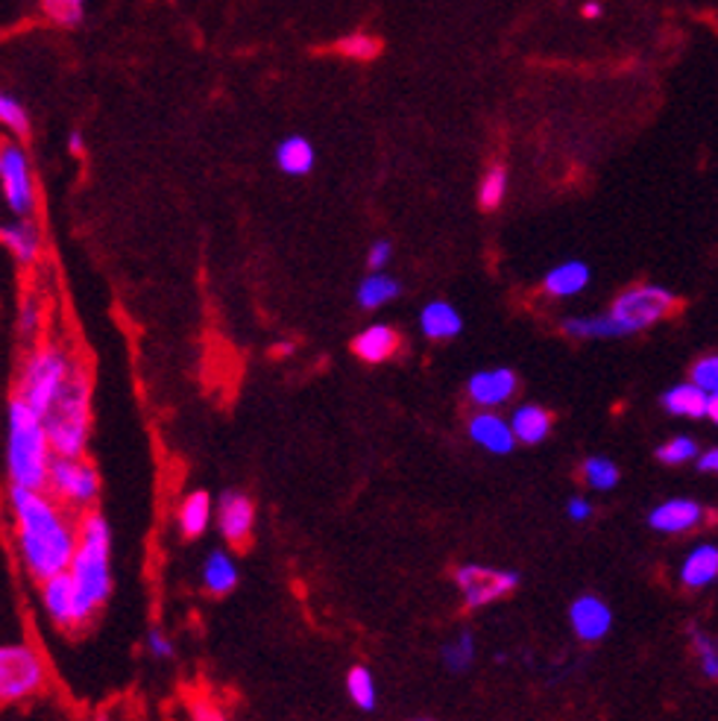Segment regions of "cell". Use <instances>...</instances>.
<instances>
[{
	"label": "cell",
	"instance_id": "1",
	"mask_svg": "<svg viewBox=\"0 0 718 721\" xmlns=\"http://www.w3.org/2000/svg\"><path fill=\"white\" fill-rule=\"evenodd\" d=\"M7 508L24 572L36 584L67 572L79 539L77 513L59 505L48 490H29V487H10Z\"/></svg>",
	"mask_w": 718,
	"mask_h": 721
},
{
	"label": "cell",
	"instance_id": "2",
	"mask_svg": "<svg viewBox=\"0 0 718 721\" xmlns=\"http://www.w3.org/2000/svg\"><path fill=\"white\" fill-rule=\"evenodd\" d=\"M67 575L74 581L79 598V616L83 625H91L97 613L115 589V572H112V525L100 510L79 513V539L74 560L67 567Z\"/></svg>",
	"mask_w": 718,
	"mask_h": 721
},
{
	"label": "cell",
	"instance_id": "3",
	"mask_svg": "<svg viewBox=\"0 0 718 721\" xmlns=\"http://www.w3.org/2000/svg\"><path fill=\"white\" fill-rule=\"evenodd\" d=\"M45 417L36 414L24 399L12 394L7 402V443H3V472L10 487L48 490V475L53 467Z\"/></svg>",
	"mask_w": 718,
	"mask_h": 721
},
{
	"label": "cell",
	"instance_id": "4",
	"mask_svg": "<svg viewBox=\"0 0 718 721\" xmlns=\"http://www.w3.org/2000/svg\"><path fill=\"white\" fill-rule=\"evenodd\" d=\"M79 364L83 361L67 344L57 337H39L36 344H29L27 356L21 361L15 375V396L24 399L36 414L45 417L67 382L74 378Z\"/></svg>",
	"mask_w": 718,
	"mask_h": 721
},
{
	"label": "cell",
	"instance_id": "5",
	"mask_svg": "<svg viewBox=\"0 0 718 721\" xmlns=\"http://www.w3.org/2000/svg\"><path fill=\"white\" fill-rule=\"evenodd\" d=\"M95 382H91V370L79 364L74 378L59 394V399L50 405L45 414L48 425L50 446L57 458H83L88 455V443H91V428H95Z\"/></svg>",
	"mask_w": 718,
	"mask_h": 721
},
{
	"label": "cell",
	"instance_id": "6",
	"mask_svg": "<svg viewBox=\"0 0 718 721\" xmlns=\"http://www.w3.org/2000/svg\"><path fill=\"white\" fill-rule=\"evenodd\" d=\"M0 194L10 217H36L39 214V183L21 138H0Z\"/></svg>",
	"mask_w": 718,
	"mask_h": 721
},
{
	"label": "cell",
	"instance_id": "7",
	"mask_svg": "<svg viewBox=\"0 0 718 721\" xmlns=\"http://www.w3.org/2000/svg\"><path fill=\"white\" fill-rule=\"evenodd\" d=\"M48 686V663L36 645L0 643V704L36 698Z\"/></svg>",
	"mask_w": 718,
	"mask_h": 721
},
{
	"label": "cell",
	"instance_id": "8",
	"mask_svg": "<svg viewBox=\"0 0 718 721\" xmlns=\"http://www.w3.org/2000/svg\"><path fill=\"white\" fill-rule=\"evenodd\" d=\"M678 311V297L663 285H633L614 299L607 318L614 320L619 335H636L657 326Z\"/></svg>",
	"mask_w": 718,
	"mask_h": 721
},
{
	"label": "cell",
	"instance_id": "9",
	"mask_svg": "<svg viewBox=\"0 0 718 721\" xmlns=\"http://www.w3.org/2000/svg\"><path fill=\"white\" fill-rule=\"evenodd\" d=\"M48 493L59 505L74 510L77 517L86 510H97L100 493H103L100 470L88 455H83V458H53L48 475Z\"/></svg>",
	"mask_w": 718,
	"mask_h": 721
},
{
	"label": "cell",
	"instance_id": "10",
	"mask_svg": "<svg viewBox=\"0 0 718 721\" xmlns=\"http://www.w3.org/2000/svg\"><path fill=\"white\" fill-rule=\"evenodd\" d=\"M455 587H458L463 605L470 610H479V607L493 605L498 598H508L519 587V575L496 567L463 563V567L455 569Z\"/></svg>",
	"mask_w": 718,
	"mask_h": 721
},
{
	"label": "cell",
	"instance_id": "11",
	"mask_svg": "<svg viewBox=\"0 0 718 721\" xmlns=\"http://www.w3.org/2000/svg\"><path fill=\"white\" fill-rule=\"evenodd\" d=\"M214 522L226 546L244 548L256 531V501L244 490H223L214 501Z\"/></svg>",
	"mask_w": 718,
	"mask_h": 721
},
{
	"label": "cell",
	"instance_id": "12",
	"mask_svg": "<svg viewBox=\"0 0 718 721\" xmlns=\"http://www.w3.org/2000/svg\"><path fill=\"white\" fill-rule=\"evenodd\" d=\"M39 598L41 610L48 616V622L59 631H79L83 625V616H79V598L74 589V581L67 572L48 577L39 584Z\"/></svg>",
	"mask_w": 718,
	"mask_h": 721
},
{
	"label": "cell",
	"instance_id": "13",
	"mask_svg": "<svg viewBox=\"0 0 718 721\" xmlns=\"http://www.w3.org/2000/svg\"><path fill=\"white\" fill-rule=\"evenodd\" d=\"M0 247L21 268H36L45 256V229L39 217H7L0 221Z\"/></svg>",
	"mask_w": 718,
	"mask_h": 721
},
{
	"label": "cell",
	"instance_id": "14",
	"mask_svg": "<svg viewBox=\"0 0 718 721\" xmlns=\"http://www.w3.org/2000/svg\"><path fill=\"white\" fill-rule=\"evenodd\" d=\"M517 385V373L508 370V366L479 370V373H472L470 382H467V396H470V402L475 405V408H481V411H493V408H502V405L513 399Z\"/></svg>",
	"mask_w": 718,
	"mask_h": 721
},
{
	"label": "cell",
	"instance_id": "15",
	"mask_svg": "<svg viewBox=\"0 0 718 721\" xmlns=\"http://www.w3.org/2000/svg\"><path fill=\"white\" fill-rule=\"evenodd\" d=\"M399 349H403V335L391 323H370L352 337V356L361 364H387L391 358H396Z\"/></svg>",
	"mask_w": 718,
	"mask_h": 721
},
{
	"label": "cell",
	"instance_id": "16",
	"mask_svg": "<svg viewBox=\"0 0 718 721\" xmlns=\"http://www.w3.org/2000/svg\"><path fill=\"white\" fill-rule=\"evenodd\" d=\"M273 162L276 171L287 179H306L314 174L317 167V145L308 135L290 133L278 138L276 150H273Z\"/></svg>",
	"mask_w": 718,
	"mask_h": 721
},
{
	"label": "cell",
	"instance_id": "17",
	"mask_svg": "<svg viewBox=\"0 0 718 721\" xmlns=\"http://www.w3.org/2000/svg\"><path fill=\"white\" fill-rule=\"evenodd\" d=\"M200 584L211 598L232 596L240 584V567L230 548H211L200 567Z\"/></svg>",
	"mask_w": 718,
	"mask_h": 721
},
{
	"label": "cell",
	"instance_id": "18",
	"mask_svg": "<svg viewBox=\"0 0 718 721\" xmlns=\"http://www.w3.org/2000/svg\"><path fill=\"white\" fill-rule=\"evenodd\" d=\"M467 432H470V440L490 455H510L513 452V446H517V434H513L510 423H505V420L493 414V411L472 414Z\"/></svg>",
	"mask_w": 718,
	"mask_h": 721
},
{
	"label": "cell",
	"instance_id": "19",
	"mask_svg": "<svg viewBox=\"0 0 718 721\" xmlns=\"http://www.w3.org/2000/svg\"><path fill=\"white\" fill-rule=\"evenodd\" d=\"M214 525V499L209 490H188L176 508V529L185 539L206 537Z\"/></svg>",
	"mask_w": 718,
	"mask_h": 721
},
{
	"label": "cell",
	"instance_id": "20",
	"mask_svg": "<svg viewBox=\"0 0 718 721\" xmlns=\"http://www.w3.org/2000/svg\"><path fill=\"white\" fill-rule=\"evenodd\" d=\"M569 619H572L574 634L581 636V639H586V643H595V639L607 636V631L614 625L610 607L595 596L574 598L572 610H569Z\"/></svg>",
	"mask_w": 718,
	"mask_h": 721
},
{
	"label": "cell",
	"instance_id": "21",
	"mask_svg": "<svg viewBox=\"0 0 718 721\" xmlns=\"http://www.w3.org/2000/svg\"><path fill=\"white\" fill-rule=\"evenodd\" d=\"M590 279H593V273H590L584 261H560V264H555V268L543 276V294L552 299L578 297L581 290H586Z\"/></svg>",
	"mask_w": 718,
	"mask_h": 721
},
{
	"label": "cell",
	"instance_id": "22",
	"mask_svg": "<svg viewBox=\"0 0 718 721\" xmlns=\"http://www.w3.org/2000/svg\"><path fill=\"white\" fill-rule=\"evenodd\" d=\"M420 332L429 340H451L463 332V318L446 299H431L420 311Z\"/></svg>",
	"mask_w": 718,
	"mask_h": 721
},
{
	"label": "cell",
	"instance_id": "23",
	"mask_svg": "<svg viewBox=\"0 0 718 721\" xmlns=\"http://www.w3.org/2000/svg\"><path fill=\"white\" fill-rule=\"evenodd\" d=\"M399 294H403V282L391 276L387 270H379V273L367 270V276L355 288V302L364 311H382L384 306L396 302Z\"/></svg>",
	"mask_w": 718,
	"mask_h": 721
},
{
	"label": "cell",
	"instance_id": "24",
	"mask_svg": "<svg viewBox=\"0 0 718 721\" xmlns=\"http://www.w3.org/2000/svg\"><path fill=\"white\" fill-rule=\"evenodd\" d=\"M698 522H701V505L690 499L663 501L660 508L652 510V517H648V525L657 531H666V534L690 531L692 525H698Z\"/></svg>",
	"mask_w": 718,
	"mask_h": 721
},
{
	"label": "cell",
	"instance_id": "25",
	"mask_svg": "<svg viewBox=\"0 0 718 721\" xmlns=\"http://www.w3.org/2000/svg\"><path fill=\"white\" fill-rule=\"evenodd\" d=\"M510 428L517 434V440L534 446V443L546 440L548 432H552V414L540 405H522L510 417Z\"/></svg>",
	"mask_w": 718,
	"mask_h": 721
},
{
	"label": "cell",
	"instance_id": "26",
	"mask_svg": "<svg viewBox=\"0 0 718 721\" xmlns=\"http://www.w3.org/2000/svg\"><path fill=\"white\" fill-rule=\"evenodd\" d=\"M718 577V548L716 546H698L692 551L683 569H680V581L692 589H701L713 584Z\"/></svg>",
	"mask_w": 718,
	"mask_h": 721
},
{
	"label": "cell",
	"instance_id": "27",
	"mask_svg": "<svg viewBox=\"0 0 718 721\" xmlns=\"http://www.w3.org/2000/svg\"><path fill=\"white\" fill-rule=\"evenodd\" d=\"M660 402L674 417H707L709 396L698 385H678L666 390Z\"/></svg>",
	"mask_w": 718,
	"mask_h": 721
},
{
	"label": "cell",
	"instance_id": "28",
	"mask_svg": "<svg viewBox=\"0 0 718 721\" xmlns=\"http://www.w3.org/2000/svg\"><path fill=\"white\" fill-rule=\"evenodd\" d=\"M510 191V174L505 164H490L487 171L481 174L479 183V206L484 212H496L505 206Z\"/></svg>",
	"mask_w": 718,
	"mask_h": 721
},
{
	"label": "cell",
	"instance_id": "29",
	"mask_svg": "<svg viewBox=\"0 0 718 721\" xmlns=\"http://www.w3.org/2000/svg\"><path fill=\"white\" fill-rule=\"evenodd\" d=\"M346 695L361 712H373L379 707V686L367 666L358 663L346 672Z\"/></svg>",
	"mask_w": 718,
	"mask_h": 721
},
{
	"label": "cell",
	"instance_id": "30",
	"mask_svg": "<svg viewBox=\"0 0 718 721\" xmlns=\"http://www.w3.org/2000/svg\"><path fill=\"white\" fill-rule=\"evenodd\" d=\"M564 335L574 337V340H598V337H622L619 328L607 314H590V318H566L560 323Z\"/></svg>",
	"mask_w": 718,
	"mask_h": 721
},
{
	"label": "cell",
	"instance_id": "31",
	"mask_svg": "<svg viewBox=\"0 0 718 721\" xmlns=\"http://www.w3.org/2000/svg\"><path fill=\"white\" fill-rule=\"evenodd\" d=\"M441 660L446 666V672L451 674H463L470 672L472 660H475V636L472 631H460L458 636H451L449 643L441 648Z\"/></svg>",
	"mask_w": 718,
	"mask_h": 721
},
{
	"label": "cell",
	"instance_id": "32",
	"mask_svg": "<svg viewBox=\"0 0 718 721\" xmlns=\"http://www.w3.org/2000/svg\"><path fill=\"white\" fill-rule=\"evenodd\" d=\"M335 53L344 59H352V62H370L382 53V41L375 39L373 33H364V29H355V33H346L335 41Z\"/></svg>",
	"mask_w": 718,
	"mask_h": 721
},
{
	"label": "cell",
	"instance_id": "33",
	"mask_svg": "<svg viewBox=\"0 0 718 721\" xmlns=\"http://www.w3.org/2000/svg\"><path fill=\"white\" fill-rule=\"evenodd\" d=\"M0 126L10 133L12 138H21V141H24L29 129H33L27 107H24L12 91H3V88H0Z\"/></svg>",
	"mask_w": 718,
	"mask_h": 721
},
{
	"label": "cell",
	"instance_id": "34",
	"mask_svg": "<svg viewBox=\"0 0 718 721\" xmlns=\"http://www.w3.org/2000/svg\"><path fill=\"white\" fill-rule=\"evenodd\" d=\"M15 326H18V337L27 347L41 337V332H45V306H41V299L36 294H24Z\"/></svg>",
	"mask_w": 718,
	"mask_h": 721
},
{
	"label": "cell",
	"instance_id": "35",
	"mask_svg": "<svg viewBox=\"0 0 718 721\" xmlns=\"http://www.w3.org/2000/svg\"><path fill=\"white\" fill-rule=\"evenodd\" d=\"M88 0H39L45 18L53 21L57 27H79L86 18Z\"/></svg>",
	"mask_w": 718,
	"mask_h": 721
},
{
	"label": "cell",
	"instance_id": "36",
	"mask_svg": "<svg viewBox=\"0 0 718 721\" xmlns=\"http://www.w3.org/2000/svg\"><path fill=\"white\" fill-rule=\"evenodd\" d=\"M584 478L595 490H614L616 484H619V470L607 458H590L584 463Z\"/></svg>",
	"mask_w": 718,
	"mask_h": 721
},
{
	"label": "cell",
	"instance_id": "37",
	"mask_svg": "<svg viewBox=\"0 0 718 721\" xmlns=\"http://www.w3.org/2000/svg\"><path fill=\"white\" fill-rule=\"evenodd\" d=\"M144 648H147V655L153 657V660H159V663H168V660L176 657V643H173V636L159 625L147 627V634H144Z\"/></svg>",
	"mask_w": 718,
	"mask_h": 721
},
{
	"label": "cell",
	"instance_id": "38",
	"mask_svg": "<svg viewBox=\"0 0 718 721\" xmlns=\"http://www.w3.org/2000/svg\"><path fill=\"white\" fill-rule=\"evenodd\" d=\"M188 716H191V721H230L221 704L202 693L188 695Z\"/></svg>",
	"mask_w": 718,
	"mask_h": 721
},
{
	"label": "cell",
	"instance_id": "39",
	"mask_svg": "<svg viewBox=\"0 0 718 721\" xmlns=\"http://www.w3.org/2000/svg\"><path fill=\"white\" fill-rule=\"evenodd\" d=\"M692 385H698L707 396L718 394V356H704L692 366Z\"/></svg>",
	"mask_w": 718,
	"mask_h": 721
},
{
	"label": "cell",
	"instance_id": "40",
	"mask_svg": "<svg viewBox=\"0 0 718 721\" xmlns=\"http://www.w3.org/2000/svg\"><path fill=\"white\" fill-rule=\"evenodd\" d=\"M692 645H695V651H698L704 674L718 681V645L713 643L704 631H692Z\"/></svg>",
	"mask_w": 718,
	"mask_h": 721
},
{
	"label": "cell",
	"instance_id": "41",
	"mask_svg": "<svg viewBox=\"0 0 718 721\" xmlns=\"http://www.w3.org/2000/svg\"><path fill=\"white\" fill-rule=\"evenodd\" d=\"M695 455H698V446H695V440H692V437H674V440H669L666 446H660V449H657V458H660L663 463L692 461Z\"/></svg>",
	"mask_w": 718,
	"mask_h": 721
},
{
	"label": "cell",
	"instance_id": "42",
	"mask_svg": "<svg viewBox=\"0 0 718 721\" xmlns=\"http://www.w3.org/2000/svg\"><path fill=\"white\" fill-rule=\"evenodd\" d=\"M367 270L370 273H379V270H387L393 261V244L387 238H375L370 247H367Z\"/></svg>",
	"mask_w": 718,
	"mask_h": 721
},
{
	"label": "cell",
	"instance_id": "43",
	"mask_svg": "<svg viewBox=\"0 0 718 721\" xmlns=\"http://www.w3.org/2000/svg\"><path fill=\"white\" fill-rule=\"evenodd\" d=\"M65 145H67V153H71V156H83V153H86V133H83L79 126L67 129Z\"/></svg>",
	"mask_w": 718,
	"mask_h": 721
},
{
	"label": "cell",
	"instance_id": "44",
	"mask_svg": "<svg viewBox=\"0 0 718 721\" xmlns=\"http://www.w3.org/2000/svg\"><path fill=\"white\" fill-rule=\"evenodd\" d=\"M590 513H593V508H590V501H584V499H572V501H569V517H572L574 522L590 520Z\"/></svg>",
	"mask_w": 718,
	"mask_h": 721
},
{
	"label": "cell",
	"instance_id": "45",
	"mask_svg": "<svg viewBox=\"0 0 718 721\" xmlns=\"http://www.w3.org/2000/svg\"><path fill=\"white\" fill-rule=\"evenodd\" d=\"M604 15V3H598V0H586V3H581V18L584 21H598Z\"/></svg>",
	"mask_w": 718,
	"mask_h": 721
},
{
	"label": "cell",
	"instance_id": "46",
	"mask_svg": "<svg viewBox=\"0 0 718 721\" xmlns=\"http://www.w3.org/2000/svg\"><path fill=\"white\" fill-rule=\"evenodd\" d=\"M698 470L701 472H718V449H709V452L701 455Z\"/></svg>",
	"mask_w": 718,
	"mask_h": 721
},
{
	"label": "cell",
	"instance_id": "47",
	"mask_svg": "<svg viewBox=\"0 0 718 721\" xmlns=\"http://www.w3.org/2000/svg\"><path fill=\"white\" fill-rule=\"evenodd\" d=\"M707 417H709V420H713V423L718 425V394H716V396H709V402H707Z\"/></svg>",
	"mask_w": 718,
	"mask_h": 721
},
{
	"label": "cell",
	"instance_id": "48",
	"mask_svg": "<svg viewBox=\"0 0 718 721\" xmlns=\"http://www.w3.org/2000/svg\"><path fill=\"white\" fill-rule=\"evenodd\" d=\"M7 212V209H3V194H0V214ZM0 221H3V217H0Z\"/></svg>",
	"mask_w": 718,
	"mask_h": 721
},
{
	"label": "cell",
	"instance_id": "49",
	"mask_svg": "<svg viewBox=\"0 0 718 721\" xmlns=\"http://www.w3.org/2000/svg\"><path fill=\"white\" fill-rule=\"evenodd\" d=\"M413 721H431V719H413Z\"/></svg>",
	"mask_w": 718,
	"mask_h": 721
}]
</instances>
